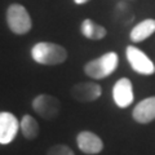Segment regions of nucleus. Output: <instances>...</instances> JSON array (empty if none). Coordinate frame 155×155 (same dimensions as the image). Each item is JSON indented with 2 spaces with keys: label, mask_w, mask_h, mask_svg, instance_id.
I'll use <instances>...</instances> for the list:
<instances>
[{
  "label": "nucleus",
  "mask_w": 155,
  "mask_h": 155,
  "mask_svg": "<svg viewBox=\"0 0 155 155\" xmlns=\"http://www.w3.org/2000/svg\"><path fill=\"white\" fill-rule=\"evenodd\" d=\"M32 60L40 65H61L67 60V51L62 45L51 41L36 43L31 49Z\"/></svg>",
  "instance_id": "f257e3e1"
},
{
  "label": "nucleus",
  "mask_w": 155,
  "mask_h": 155,
  "mask_svg": "<svg viewBox=\"0 0 155 155\" xmlns=\"http://www.w3.org/2000/svg\"><path fill=\"white\" fill-rule=\"evenodd\" d=\"M119 57L115 52H107L96 60L89 61L84 66V72L92 79H104L116 70Z\"/></svg>",
  "instance_id": "f03ea898"
},
{
  "label": "nucleus",
  "mask_w": 155,
  "mask_h": 155,
  "mask_svg": "<svg viewBox=\"0 0 155 155\" xmlns=\"http://www.w3.org/2000/svg\"><path fill=\"white\" fill-rule=\"evenodd\" d=\"M7 23L13 34L25 35L32 27V21L27 9L21 4H11L7 9Z\"/></svg>",
  "instance_id": "7ed1b4c3"
},
{
  "label": "nucleus",
  "mask_w": 155,
  "mask_h": 155,
  "mask_svg": "<svg viewBox=\"0 0 155 155\" xmlns=\"http://www.w3.org/2000/svg\"><path fill=\"white\" fill-rule=\"evenodd\" d=\"M34 111L45 120H52L58 116L61 111V102L52 94L41 93L32 100Z\"/></svg>",
  "instance_id": "20e7f679"
},
{
  "label": "nucleus",
  "mask_w": 155,
  "mask_h": 155,
  "mask_svg": "<svg viewBox=\"0 0 155 155\" xmlns=\"http://www.w3.org/2000/svg\"><path fill=\"white\" fill-rule=\"evenodd\" d=\"M125 56H127V60L134 72L141 75H153L155 72L153 61L137 47L128 45L125 49Z\"/></svg>",
  "instance_id": "39448f33"
},
{
  "label": "nucleus",
  "mask_w": 155,
  "mask_h": 155,
  "mask_svg": "<svg viewBox=\"0 0 155 155\" xmlns=\"http://www.w3.org/2000/svg\"><path fill=\"white\" fill-rule=\"evenodd\" d=\"M70 94L78 102H93L101 97L102 88L93 81H81L72 87Z\"/></svg>",
  "instance_id": "423d86ee"
},
{
  "label": "nucleus",
  "mask_w": 155,
  "mask_h": 155,
  "mask_svg": "<svg viewBox=\"0 0 155 155\" xmlns=\"http://www.w3.org/2000/svg\"><path fill=\"white\" fill-rule=\"evenodd\" d=\"M19 123L17 118L9 111L0 113V143H11L17 136Z\"/></svg>",
  "instance_id": "0eeeda50"
},
{
  "label": "nucleus",
  "mask_w": 155,
  "mask_h": 155,
  "mask_svg": "<svg viewBox=\"0 0 155 155\" xmlns=\"http://www.w3.org/2000/svg\"><path fill=\"white\" fill-rule=\"evenodd\" d=\"M113 98L118 107L125 109L133 102V87L128 78H122L113 88Z\"/></svg>",
  "instance_id": "6e6552de"
},
{
  "label": "nucleus",
  "mask_w": 155,
  "mask_h": 155,
  "mask_svg": "<svg viewBox=\"0 0 155 155\" xmlns=\"http://www.w3.org/2000/svg\"><path fill=\"white\" fill-rule=\"evenodd\" d=\"M76 143L79 149L84 154L88 155H94L102 151L104 149V142L98 136L89 130H83L78 134L76 137Z\"/></svg>",
  "instance_id": "1a4fd4ad"
},
{
  "label": "nucleus",
  "mask_w": 155,
  "mask_h": 155,
  "mask_svg": "<svg viewBox=\"0 0 155 155\" xmlns=\"http://www.w3.org/2000/svg\"><path fill=\"white\" fill-rule=\"evenodd\" d=\"M132 116L137 123L146 124L155 119V96L142 100L134 106Z\"/></svg>",
  "instance_id": "9d476101"
},
{
  "label": "nucleus",
  "mask_w": 155,
  "mask_h": 155,
  "mask_svg": "<svg viewBox=\"0 0 155 155\" xmlns=\"http://www.w3.org/2000/svg\"><path fill=\"white\" fill-rule=\"evenodd\" d=\"M155 32V19L154 18H146L137 23L129 32L130 40L134 43H141L146 40L149 36H151Z\"/></svg>",
  "instance_id": "9b49d317"
},
{
  "label": "nucleus",
  "mask_w": 155,
  "mask_h": 155,
  "mask_svg": "<svg viewBox=\"0 0 155 155\" xmlns=\"http://www.w3.org/2000/svg\"><path fill=\"white\" fill-rule=\"evenodd\" d=\"M80 31L85 38L91 39V40H101V39H104L106 36V34H107V31H106V28L104 26L93 22L91 18H85L84 21L81 22Z\"/></svg>",
  "instance_id": "f8f14e48"
},
{
  "label": "nucleus",
  "mask_w": 155,
  "mask_h": 155,
  "mask_svg": "<svg viewBox=\"0 0 155 155\" xmlns=\"http://www.w3.org/2000/svg\"><path fill=\"white\" fill-rule=\"evenodd\" d=\"M19 128L22 130V134L26 140H35L39 136V124L31 115H23V118L19 123Z\"/></svg>",
  "instance_id": "ddd939ff"
},
{
  "label": "nucleus",
  "mask_w": 155,
  "mask_h": 155,
  "mask_svg": "<svg viewBox=\"0 0 155 155\" xmlns=\"http://www.w3.org/2000/svg\"><path fill=\"white\" fill-rule=\"evenodd\" d=\"M114 14H115V19H116V21L123 22L124 25H128L129 22H132L133 17H134L130 7L128 5L127 3H124V2L116 4Z\"/></svg>",
  "instance_id": "4468645a"
},
{
  "label": "nucleus",
  "mask_w": 155,
  "mask_h": 155,
  "mask_svg": "<svg viewBox=\"0 0 155 155\" xmlns=\"http://www.w3.org/2000/svg\"><path fill=\"white\" fill-rule=\"evenodd\" d=\"M47 155H75V154L71 150V147H69L67 145L57 143L48 149Z\"/></svg>",
  "instance_id": "2eb2a0df"
},
{
  "label": "nucleus",
  "mask_w": 155,
  "mask_h": 155,
  "mask_svg": "<svg viewBox=\"0 0 155 155\" xmlns=\"http://www.w3.org/2000/svg\"><path fill=\"white\" fill-rule=\"evenodd\" d=\"M89 2V0H74V3L75 4H79V5H80V4H85V3H88Z\"/></svg>",
  "instance_id": "dca6fc26"
}]
</instances>
